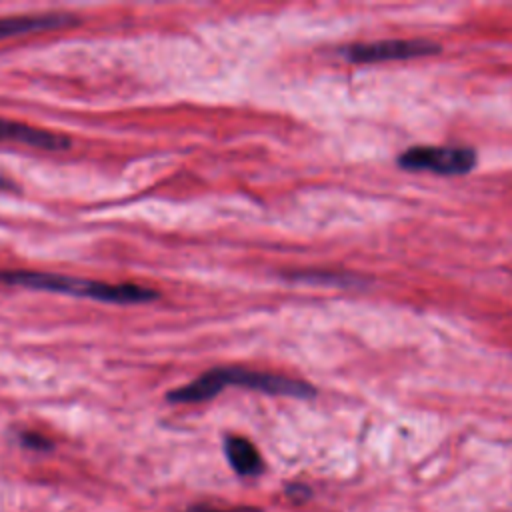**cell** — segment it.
I'll return each mask as SVG.
<instances>
[{"instance_id":"6da1fadb","label":"cell","mask_w":512,"mask_h":512,"mask_svg":"<svg viewBox=\"0 0 512 512\" xmlns=\"http://www.w3.org/2000/svg\"><path fill=\"white\" fill-rule=\"evenodd\" d=\"M0 282L10 286H22L38 292L66 294L76 298H90L98 302H114V304H140L158 298V292L140 286V284H112L102 280L78 278L68 274L54 272H36V270H0Z\"/></svg>"},{"instance_id":"7a4b0ae2","label":"cell","mask_w":512,"mask_h":512,"mask_svg":"<svg viewBox=\"0 0 512 512\" xmlns=\"http://www.w3.org/2000/svg\"><path fill=\"white\" fill-rule=\"evenodd\" d=\"M226 386H242L258 392H266V394L296 396V398L314 396V388L310 384L282 376V374L256 372L248 368H212L202 376H198L196 380L170 390L166 398L170 402H180V404L204 402L220 394Z\"/></svg>"},{"instance_id":"3957f363","label":"cell","mask_w":512,"mask_h":512,"mask_svg":"<svg viewBox=\"0 0 512 512\" xmlns=\"http://www.w3.org/2000/svg\"><path fill=\"white\" fill-rule=\"evenodd\" d=\"M398 164L408 170L458 176L476 166V152L464 146H412L398 156Z\"/></svg>"},{"instance_id":"277c9868","label":"cell","mask_w":512,"mask_h":512,"mask_svg":"<svg viewBox=\"0 0 512 512\" xmlns=\"http://www.w3.org/2000/svg\"><path fill=\"white\" fill-rule=\"evenodd\" d=\"M440 52V46L428 40H380L368 44H354L346 50V58L352 62H384V60H404L416 56H428Z\"/></svg>"},{"instance_id":"5b68a950","label":"cell","mask_w":512,"mask_h":512,"mask_svg":"<svg viewBox=\"0 0 512 512\" xmlns=\"http://www.w3.org/2000/svg\"><path fill=\"white\" fill-rule=\"evenodd\" d=\"M0 140L20 142V144L40 148V150H50V152L70 148V138L60 132L44 130L38 126H30V124H24L18 120H6V118H0Z\"/></svg>"},{"instance_id":"8992f818","label":"cell","mask_w":512,"mask_h":512,"mask_svg":"<svg viewBox=\"0 0 512 512\" xmlns=\"http://www.w3.org/2000/svg\"><path fill=\"white\" fill-rule=\"evenodd\" d=\"M78 24L74 14L62 12H48V14H24V16H4L0 18V40L22 36V34H36L56 28H68Z\"/></svg>"},{"instance_id":"52a82bcc","label":"cell","mask_w":512,"mask_h":512,"mask_svg":"<svg viewBox=\"0 0 512 512\" xmlns=\"http://www.w3.org/2000/svg\"><path fill=\"white\" fill-rule=\"evenodd\" d=\"M224 450L230 466L242 476H254L264 466L256 446L242 436H228L224 442Z\"/></svg>"},{"instance_id":"ba28073f","label":"cell","mask_w":512,"mask_h":512,"mask_svg":"<svg viewBox=\"0 0 512 512\" xmlns=\"http://www.w3.org/2000/svg\"><path fill=\"white\" fill-rule=\"evenodd\" d=\"M20 442L26 446V448H32V450H48L52 444L48 438L36 434V432H24L20 434Z\"/></svg>"},{"instance_id":"9c48e42d","label":"cell","mask_w":512,"mask_h":512,"mask_svg":"<svg viewBox=\"0 0 512 512\" xmlns=\"http://www.w3.org/2000/svg\"><path fill=\"white\" fill-rule=\"evenodd\" d=\"M186 512H262L260 508L254 506H232V508H216V506H206V504H198L188 508Z\"/></svg>"}]
</instances>
